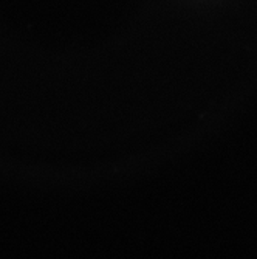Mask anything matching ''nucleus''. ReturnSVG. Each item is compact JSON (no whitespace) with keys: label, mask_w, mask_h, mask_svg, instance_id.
Listing matches in <instances>:
<instances>
[]
</instances>
